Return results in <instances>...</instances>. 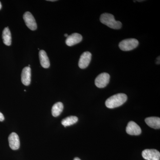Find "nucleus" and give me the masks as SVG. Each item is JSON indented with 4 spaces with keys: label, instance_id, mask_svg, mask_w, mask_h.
<instances>
[{
    "label": "nucleus",
    "instance_id": "obj_2",
    "mask_svg": "<svg viewBox=\"0 0 160 160\" xmlns=\"http://www.w3.org/2000/svg\"><path fill=\"white\" fill-rule=\"evenodd\" d=\"M100 21L104 25L111 29H119L122 28V23L119 21H116L113 15L104 13L100 17Z\"/></svg>",
    "mask_w": 160,
    "mask_h": 160
},
{
    "label": "nucleus",
    "instance_id": "obj_6",
    "mask_svg": "<svg viewBox=\"0 0 160 160\" xmlns=\"http://www.w3.org/2000/svg\"><path fill=\"white\" fill-rule=\"evenodd\" d=\"M23 19L26 26L31 30L37 29V25L34 17L29 12H26L23 15Z\"/></svg>",
    "mask_w": 160,
    "mask_h": 160
},
{
    "label": "nucleus",
    "instance_id": "obj_13",
    "mask_svg": "<svg viewBox=\"0 0 160 160\" xmlns=\"http://www.w3.org/2000/svg\"><path fill=\"white\" fill-rule=\"evenodd\" d=\"M39 56L41 66L46 69L49 68L50 66V62L46 52L43 50H40Z\"/></svg>",
    "mask_w": 160,
    "mask_h": 160
},
{
    "label": "nucleus",
    "instance_id": "obj_11",
    "mask_svg": "<svg viewBox=\"0 0 160 160\" xmlns=\"http://www.w3.org/2000/svg\"><path fill=\"white\" fill-rule=\"evenodd\" d=\"M31 69L30 67H25L22 73V82L25 86H29L31 82Z\"/></svg>",
    "mask_w": 160,
    "mask_h": 160
},
{
    "label": "nucleus",
    "instance_id": "obj_8",
    "mask_svg": "<svg viewBox=\"0 0 160 160\" xmlns=\"http://www.w3.org/2000/svg\"><path fill=\"white\" fill-rule=\"evenodd\" d=\"M126 131L128 134L130 135H139L142 132L140 126L133 121L128 123L126 128Z\"/></svg>",
    "mask_w": 160,
    "mask_h": 160
},
{
    "label": "nucleus",
    "instance_id": "obj_18",
    "mask_svg": "<svg viewBox=\"0 0 160 160\" xmlns=\"http://www.w3.org/2000/svg\"><path fill=\"white\" fill-rule=\"evenodd\" d=\"M81 160L79 158H75L74 159V160Z\"/></svg>",
    "mask_w": 160,
    "mask_h": 160
},
{
    "label": "nucleus",
    "instance_id": "obj_17",
    "mask_svg": "<svg viewBox=\"0 0 160 160\" xmlns=\"http://www.w3.org/2000/svg\"><path fill=\"white\" fill-rule=\"evenodd\" d=\"M4 119L5 118H4V115L2 112H0V122H2L4 121Z\"/></svg>",
    "mask_w": 160,
    "mask_h": 160
},
{
    "label": "nucleus",
    "instance_id": "obj_3",
    "mask_svg": "<svg viewBox=\"0 0 160 160\" xmlns=\"http://www.w3.org/2000/svg\"><path fill=\"white\" fill-rule=\"evenodd\" d=\"M138 44V41L136 39H127L122 41L119 44V47L122 51H130L136 48Z\"/></svg>",
    "mask_w": 160,
    "mask_h": 160
},
{
    "label": "nucleus",
    "instance_id": "obj_4",
    "mask_svg": "<svg viewBox=\"0 0 160 160\" xmlns=\"http://www.w3.org/2000/svg\"><path fill=\"white\" fill-rule=\"evenodd\" d=\"M110 75L109 73L103 72L99 75L95 80V84L98 88H103L106 87L109 82Z\"/></svg>",
    "mask_w": 160,
    "mask_h": 160
},
{
    "label": "nucleus",
    "instance_id": "obj_14",
    "mask_svg": "<svg viewBox=\"0 0 160 160\" xmlns=\"http://www.w3.org/2000/svg\"><path fill=\"white\" fill-rule=\"evenodd\" d=\"M2 38L3 42L5 45L8 46L11 45L12 42L11 32L8 27L5 28L3 30Z\"/></svg>",
    "mask_w": 160,
    "mask_h": 160
},
{
    "label": "nucleus",
    "instance_id": "obj_16",
    "mask_svg": "<svg viewBox=\"0 0 160 160\" xmlns=\"http://www.w3.org/2000/svg\"><path fill=\"white\" fill-rule=\"evenodd\" d=\"M78 120V119L77 117L71 116L68 117L63 119L62 121V124L65 127L70 126L77 122Z\"/></svg>",
    "mask_w": 160,
    "mask_h": 160
},
{
    "label": "nucleus",
    "instance_id": "obj_15",
    "mask_svg": "<svg viewBox=\"0 0 160 160\" xmlns=\"http://www.w3.org/2000/svg\"><path fill=\"white\" fill-rule=\"evenodd\" d=\"M64 108V106L62 103L61 102H58L55 103L52 109V116L55 117L59 116L62 113Z\"/></svg>",
    "mask_w": 160,
    "mask_h": 160
},
{
    "label": "nucleus",
    "instance_id": "obj_5",
    "mask_svg": "<svg viewBox=\"0 0 160 160\" xmlns=\"http://www.w3.org/2000/svg\"><path fill=\"white\" fill-rule=\"evenodd\" d=\"M142 156L146 160H160L159 152L155 149H146L142 152Z\"/></svg>",
    "mask_w": 160,
    "mask_h": 160
},
{
    "label": "nucleus",
    "instance_id": "obj_20",
    "mask_svg": "<svg viewBox=\"0 0 160 160\" xmlns=\"http://www.w3.org/2000/svg\"><path fill=\"white\" fill-rule=\"evenodd\" d=\"M2 4H1V2H0V9H1V8H2Z\"/></svg>",
    "mask_w": 160,
    "mask_h": 160
},
{
    "label": "nucleus",
    "instance_id": "obj_7",
    "mask_svg": "<svg viewBox=\"0 0 160 160\" xmlns=\"http://www.w3.org/2000/svg\"><path fill=\"white\" fill-rule=\"evenodd\" d=\"M91 57L92 54L89 52L86 51L83 52L80 57L79 61V67L82 69L87 68L91 62Z\"/></svg>",
    "mask_w": 160,
    "mask_h": 160
},
{
    "label": "nucleus",
    "instance_id": "obj_12",
    "mask_svg": "<svg viewBox=\"0 0 160 160\" xmlns=\"http://www.w3.org/2000/svg\"><path fill=\"white\" fill-rule=\"evenodd\" d=\"M145 122L147 125L151 128L154 129H160V118L155 117L147 118L145 119Z\"/></svg>",
    "mask_w": 160,
    "mask_h": 160
},
{
    "label": "nucleus",
    "instance_id": "obj_10",
    "mask_svg": "<svg viewBox=\"0 0 160 160\" xmlns=\"http://www.w3.org/2000/svg\"><path fill=\"white\" fill-rule=\"evenodd\" d=\"M82 40V37L79 33H73L68 36L66 39V43L67 46H72L80 43Z\"/></svg>",
    "mask_w": 160,
    "mask_h": 160
},
{
    "label": "nucleus",
    "instance_id": "obj_19",
    "mask_svg": "<svg viewBox=\"0 0 160 160\" xmlns=\"http://www.w3.org/2000/svg\"><path fill=\"white\" fill-rule=\"evenodd\" d=\"M64 36H65V37H68V34H65V35H64Z\"/></svg>",
    "mask_w": 160,
    "mask_h": 160
},
{
    "label": "nucleus",
    "instance_id": "obj_1",
    "mask_svg": "<svg viewBox=\"0 0 160 160\" xmlns=\"http://www.w3.org/2000/svg\"><path fill=\"white\" fill-rule=\"evenodd\" d=\"M127 96L124 93H118L110 97L106 102V106L109 109H113L122 105L126 102Z\"/></svg>",
    "mask_w": 160,
    "mask_h": 160
},
{
    "label": "nucleus",
    "instance_id": "obj_9",
    "mask_svg": "<svg viewBox=\"0 0 160 160\" xmlns=\"http://www.w3.org/2000/svg\"><path fill=\"white\" fill-rule=\"evenodd\" d=\"M9 146L12 150H17L20 147V140L18 136L15 132H12L8 138Z\"/></svg>",
    "mask_w": 160,
    "mask_h": 160
},
{
    "label": "nucleus",
    "instance_id": "obj_21",
    "mask_svg": "<svg viewBox=\"0 0 160 160\" xmlns=\"http://www.w3.org/2000/svg\"><path fill=\"white\" fill-rule=\"evenodd\" d=\"M50 1V2H55V1H55V0H49V1Z\"/></svg>",
    "mask_w": 160,
    "mask_h": 160
}]
</instances>
